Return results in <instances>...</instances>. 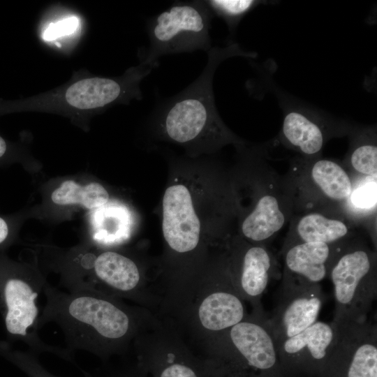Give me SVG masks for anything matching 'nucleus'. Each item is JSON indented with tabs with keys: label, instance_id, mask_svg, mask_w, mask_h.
Wrapping results in <instances>:
<instances>
[{
	"label": "nucleus",
	"instance_id": "f03ea898",
	"mask_svg": "<svg viewBox=\"0 0 377 377\" xmlns=\"http://www.w3.org/2000/svg\"><path fill=\"white\" fill-rule=\"evenodd\" d=\"M200 75L188 87L172 97L156 103L154 118L159 121L165 135L182 145L207 142L213 146L243 143L223 123L215 105L213 79L219 65L234 57L255 58L256 52L244 50L238 43L213 47Z\"/></svg>",
	"mask_w": 377,
	"mask_h": 377
},
{
	"label": "nucleus",
	"instance_id": "a211bd4d",
	"mask_svg": "<svg viewBox=\"0 0 377 377\" xmlns=\"http://www.w3.org/2000/svg\"><path fill=\"white\" fill-rule=\"evenodd\" d=\"M198 315L204 328L221 334L247 317L244 300L235 288L230 276L202 301Z\"/></svg>",
	"mask_w": 377,
	"mask_h": 377
},
{
	"label": "nucleus",
	"instance_id": "39448f33",
	"mask_svg": "<svg viewBox=\"0 0 377 377\" xmlns=\"http://www.w3.org/2000/svg\"><path fill=\"white\" fill-rule=\"evenodd\" d=\"M267 147L246 152L252 175L251 205L241 221L240 230L250 243L268 246L290 221L293 204L283 176L268 162Z\"/></svg>",
	"mask_w": 377,
	"mask_h": 377
},
{
	"label": "nucleus",
	"instance_id": "5701e85b",
	"mask_svg": "<svg viewBox=\"0 0 377 377\" xmlns=\"http://www.w3.org/2000/svg\"><path fill=\"white\" fill-rule=\"evenodd\" d=\"M154 377H200L195 368L179 360H167L155 367Z\"/></svg>",
	"mask_w": 377,
	"mask_h": 377
},
{
	"label": "nucleus",
	"instance_id": "1a4fd4ad",
	"mask_svg": "<svg viewBox=\"0 0 377 377\" xmlns=\"http://www.w3.org/2000/svg\"><path fill=\"white\" fill-rule=\"evenodd\" d=\"M73 265L62 269V282L68 292L114 297L130 296L138 290L140 273L128 256L112 251L80 253Z\"/></svg>",
	"mask_w": 377,
	"mask_h": 377
},
{
	"label": "nucleus",
	"instance_id": "6ab92c4d",
	"mask_svg": "<svg viewBox=\"0 0 377 377\" xmlns=\"http://www.w3.org/2000/svg\"><path fill=\"white\" fill-rule=\"evenodd\" d=\"M347 137L349 145L343 165L353 177H376V126L354 125Z\"/></svg>",
	"mask_w": 377,
	"mask_h": 377
},
{
	"label": "nucleus",
	"instance_id": "393cba45",
	"mask_svg": "<svg viewBox=\"0 0 377 377\" xmlns=\"http://www.w3.org/2000/svg\"><path fill=\"white\" fill-rule=\"evenodd\" d=\"M11 235L9 221L0 216V247L6 244Z\"/></svg>",
	"mask_w": 377,
	"mask_h": 377
},
{
	"label": "nucleus",
	"instance_id": "0eeeda50",
	"mask_svg": "<svg viewBox=\"0 0 377 377\" xmlns=\"http://www.w3.org/2000/svg\"><path fill=\"white\" fill-rule=\"evenodd\" d=\"M267 317L253 313L221 334L216 377H284Z\"/></svg>",
	"mask_w": 377,
	"mask_h": 377
},
{
	"label": "nucleus",
	"instance_id": "a878e982",
	"mask_svg": "<svg viewBox=\"0 0 377 377\" xmlns=\"http://www.w3.org/2000/svg\"><path fill=\"white\" fill-rule=\"evenodd\" d=\"M10 146L7 141L0 135V161L3 160L10 153Z\"/></svg>",
	"mask_w": 377,
	"mask_h": 377
},
{
	"label": "nucleus",
	"instance_id": "412c9836",
	"mask_svg": "<svg viewBox=\"0 0 377 377\" xmlns=\"http://www.w3.org/2000/svg\"><path fill=\"white\" fill-rule=\"evenodd\" d=\"M263 1L256 0H208L205 1L213 15L221 18L233 33L244 16Z\"/></svg>",
	"mask_w": 377,
	"mask_h": 377
},
{
	"label": "nucleus",
	"instance_id": "9b49d317",
	"mask_svg": "<svg viewBox=\"0 0 377 377\" xmlns=\"http://www.w3.org/2000/svg\"><path fill=\"white\" fill-rule=\"evenodd\" d=\"M337 338V326L317 320L302 332L276 343L284 377H325Z\"/></svg>",
	"mask_w": 377,
	"mask_h": 377
},
{
	"label": "nucleus",
	"instance_id": "b1692460",
	"mask_svg": "<svg viewBox=\"0 0 377 377\" xmlns=\"http://www.w3.org/2000/svg\"><path fill=\"white\" fill-rule=\"evenodd\" d=\"M78 24V19L75 16L52 23L43 32V38L45 40L51 41L59 37L70 35L75 32Z\"/></svg>",
	"mask_w": 377,
	"mask_h": 377
},
{
	"label": "nucleus",
	"instance_id": "4be33fe9",
	"mask_svg": "<svg viewBox=\"0 0 377 377\" xmlns=\"http://www.w3.org/2000/svg\"><path fill=\"white\" fill-rule=\"evenodd\" d=\"M0 355L14 363L29 377H57L41 366L36 354L14 350L6 341H0Z\"/></svg>",
	"mask_w": 377,
	"mask_h": 377
},
{
	"label": "nucleus",
	"instance_id": "4468645a",
	"mask_svg": "<svg viewBox=\"0 0 377 377\" xmlns=\"http://www.w3.org/2000/svg\"><path fill=\"white\" fill-rule=\"evenodd\" d=\"M237 253V269L230 275L243 300L251 302L253 313L265 314L261 298L270 281L281 276L277 260L268 246L250 243Z\"/></svg>",
	"mask_w": 377,
	"mask_h": 377
},
{
	"label": "nucleus",
	"instance_id": "ddd939ff",
	"mask_svg": "<svg viewBox=\"0 0 377 377\" xmlns=\"http://www.w3.org/2000/svg\"><path fill=\"white\" fill-rule=\"evenodd\" d=\"M272 315L267 317L276 343L314 324L325 301L320 284L281 288Z\"/></svg>",
	"mask_w": 377,
	"mask_h": 377
},
{
	"label": "nucleus",
	"instance_id": "2eb2a0df",
	"mask_svg": "<svg viewBox=\"0 0 377 377\" xmlns=\"http://www.w3.org/2000/svg\"><path fill=\"white\" fill-rule=\"evenodd\" d=\"M162 230L164 238L174 251L186 253L198 244L200 220L188 188L182 184L168 187L163 198Z\"/></svg>",
	"mask_w": 377,
	"mask_h": 377
},
{
	"label": "nucleus",
	"instance_id": "dca6fc26",
	"mask_svg": "<svg viewBox=\"0 0 377 377\" xmlns=\"http://www.w3.org/2000/svg\"><path fill=\"white\" fill-rule=\"evenodd\" d=\"M337 244L298 243L281 248V288L320 284L327 277Z\"/></svg>",
	"mask_w": 377,
	"mask_h": 377
},
{
	"label": "nucleus",
	"instance_id": "aec40b11",
	"mask_svg": "<svg viewBox=\"0 0 377 377\" xmlns=\"http://www.w3.org/2000/svg\"><path fill=\"white\" fill-rule=\"evenodd\" d=\"M51 199L59 205L78 204L94 209L104 206L109 200V194L98 182L80 185L73 180H66L52 192Z\"/></svg>",
	"mask_w": 377,
	"mask_h": 377
},
{
	"label": "nucleus",
	"instance_id": "f3484780",
	"mask_svg": "<svg viewBox=\"0 0 377 377\" xmlns=\"http://www.w3.org/2000/svg\"><path fill=\"white\" fill-rule=\"evenodd\" d=\"M281 248L298 243L335 244L356 235V224L346 216L318 211L292 216Z\"/></svg>",
	"mask_w": 377,
	"mask_h": 377
},
{
	"label": "nucleus",
	"instance_id": "423d86ee",
	"mask_svg": "<svg viewBox=\"0 0 377 377\" xmlns=\"http://www.w3.org/2000/svg\"><path fill=\"white\" fill-rule=\"evenodd\" d=\"M283 177L292 200L293 215L318 211L346 216L353 177L341 162L323 155L311 158L297 155L289 161Z\"/></svg>",
	"mask_w": 377,
	"mask_h": 377
},
{
	"label": "nucleus",
	"instance_id": "f8f14e48",
	"mask_svg": "<svg viewBox=\"0 0 377 377\" xmlns=\"http://www.w3.org/2000/svg\"><path fill=\"white\" fill-rule=\"evenodd\" d=\"M335 324L337 338L325 377H377L376 324L369 319Z\"/></svg>",
	"mask_w": 377,
	"mask_h": 377
},
{
	"label": "nucleus",
	"instance_id": "6e6552de",
	"mask_svg": "<svg viewBox=\"0 0 377 377\" xmlns=\"http://www.w3.org/2000/svg\"><path fill=\"white\" fill-rule=\"evenodd\" d=\"M214 15L205 1H175L148 21L149 45L140 52V62L159 64L164 55L212 47L209 35Z\"/></svg>",
	"mask_w": 377,
	"mask_h": 377
},
{
	"label": "nucleus",
	"instance_id": "20e7f679",
	"mask_svg": "<svg viewBox=\"0 0 377 377\" xmlns=\"http://www.w3.org/2000/svg\"><path fill=\"white\" fill-rule=\"evenodd\" d=\"M45 283L43 276L0 257V313L6 334L36 355L47 352L71 360L72 353L67 348L47 344L38 337L37 298Z\"/></svg>",
	"mask_w": 377,
	"mask_h": 377
},
{
	"label": "nucleus",
	"instance_id": "7ed1b4c3",
	"mask_svg": "<svg viewBox=\"0 0 377 377\" xmlns=\"http://www.w3.org/2000/svg\"><path fill=\"white\" fill-rule=\"evenodd\" d=\"M327 277L333 286L332 321H367L377 296L376 250L357 234L338 243Z\"/></svg>",
	"mask_w": 377,
	"mask_h": 377
},
{
	"label": "nucleus",
	"instance_id": "f257e3e1",
	"mask_svg": "<svg viewBox=\"0 0 377 377\" xmlns=\"http://www.w3.org/2000/svg\"><path fill=\"white\" fill-rule=\"evenodd\" d=\"M43 292L46 303L39 316V330L56 323L62 330L67 349L104 356L121 348L135 330V316L114 297L61 291L47 282Z\"/></svg>",
	"mask_w": 377,
	"mask_h": 377
},
{
	"label": "nucleus",
	"instance_id": "9d476101",
	"mask_svg": "<svg viewBox=\"0 0 377 377\" xmlns=\"http://www.w3.org/2000/svg\"><path fill=\"white\" fill-rule=\"evenodd\" d=\"M278 97L283 122L277 139L301 156H322L329 140L348 136L354 126L295 98L283 94Z\"/></svg>",
	"mask_w": 377,
	"mask_h": 377
}]
</instances>
